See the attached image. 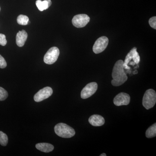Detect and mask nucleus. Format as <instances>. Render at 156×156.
Masks as SVG:
<instances>
[{"instance_id": "obj_1", "label": "nucleus", "mask_w": 156, "mask_h": 156, "mask_svg": "<svg viewBox=\"0 0 156 156\" xmlns=\"http://www.w3.org/2000/svg\"><path fill=\"white\" fill-rule=\"evenodd\" d=\"M124 62L119 60L115 63L112 73V84L114 87H119L128 80V76L123 67Z\"/></svg>"}, {"instance_id": "obj_2", "label": "nucleus", "mask_w": 156, "mask_h": 156, "mask_svg": "<svg viewBox=\"0 0 156 156\" xmlns=\"http://www.w3.org/2000/svg\"><path fill=\"white\" fill-rule=\"evenodd\" d=\"M54 131L58 136L63 138H71L76 134L73 128L62 123L57 124L54 127Z\"/></svg>"}, {"instance_id": "obj_3", "label": "nucleus", "mask_w": 156, "mask_h": 156, "mask_svg": "<svg viewBox=\"0 0 156 156\" xmlns=\"http://www.w3.org/2000/svg\"><path fill=\"white\" fill-rule=\"evenodd\" d=\"M156 102V93L152 89H148L143 98L142 104L146 109L152 108Z\"/></svg>"}, {"instance_id": "obj_4", "label": "nucleus", "mask_w": 156, "mask_h": 156, "mask_svg": "<svg viewBox=\"0 0 156 156\" xmlns=\"http://www.w3.org/2000/svg\"><path fill=\"white\" fill-rule=\"evenodd\" d=\"M59 55V50L56 47H53L48 50L45 54L44 60L47 64H53L56 62Z\"/></svg>"}, {"instance_id": "obj_5", "label": "nucleus", "mask_w": 156, "mask_h": 156, "mask_svg": "<svg viewBox=\"0 0 156 156\" xmlns=\"http://www.w3.org/2000/svg\"><path fill=\"white\" fill-rule=\"evenodd\" d=\"M108 42V39L106 37H100L96 40L93 45V52L95 54H98L103 52L107 47Z\"/></svg>"}, {"instance_id": "obj_6", "label": "nucleus", "mask_w": 156, "mask_h": 156, "mask_svg": "<svg viewBox=\"0 0 156 156\" xmlns=\"http://www.w3.org/2000/svg\"><path fill=\"white\" fill-rule=\"evenodd\" d=\"M90 21V17L86 14L76 15L72 20L73 25L77 28H82L88 24Z\"/></svg>"}, {"instance_id": "obj_7", "label": "nucleus", "mask_w": 156, "mask_h": 156, "mask_svg": "<svg viewBox=\"0 0 156 156\" xmlns=\"http://www.w3.org/2000/svg\"><path fill=\"white\" fill-rule=\"evenodd\" d=\"M98 89V84L95 82H92L87 84L81 92V97L83 99H87L95 94Z\"/></svg>"}, {"instance_id": "obj_8", "label": "nucleus", "mask_w": 156, "mask_h": 156, "mask_svg": "<svg viewBox=\"0 0 156 156\" xmlns=\"http://www.w3.org/2000/svg\"><path fill=\"white\" fill-rule=\"evenodd\" d=\"M53 89L50 87H46L43 88L34 96V100L36 102H40L50 97L53 94Z\"/></svg>"}, {"instance_id": "obj_9", "label": "nucleus", "mask_w": 156, "mask_h": 156, "mask_svg": "<svg viewBox=\"0 0 156 156\" xmlns=\"http://www.w3.org/2000/svg\"><path fill=\"white\" fill-rule=\"evenodd\" d=\"M113 102L117 106L128 105L130 102V95L125 92H121L115 97Z\"/></svg>"}, {"instance_id": "obj_10", "label": "nucleus", "mask_w": 156, "mask_h": 156, "mask_svg": "<svg viewBox=\"0 0 156 156\" xmlns=\"http://www.w3.org/2000/svg\"><path fill=\"white\" fill-rule=\"evenodd\" d=\"M89 123L92 126L98 127L103 126L105 122L104 118L98 115H92L89 119Z\"/></svg>"}, {"instance_id": "obj_11", "label": "nucleus", "mask_w": 156, "mask_h": 156, "mask_svg": "<svg viewBox=\"0 0 156 156\" xmlns=\"http://www.w3.org/2000/svg\"><path fill=\"white\" fill-rule=\"evenodd\" d=\"M28 34L25 30L19 31L16 36V44L19 47H23L27 38Z\"/></svg>"}, {"instance_id": "obj_12", "label": "nucleus", "mask_w": 156, "mask_h": 156, "mask_svg": "<svg viewBox=\"0 0 156 156\" xmlns=\"http://www.w3.org/2000/svg\"><path fill=\"white\" fill-rule=\"evenodd\" d=\"M37 149L45 153H49L52 151L54 149V146L50 144L47 143H41L36 145Z\"/></svg>"}, {"instance_id": "obj_13", "label": "nucleus", "mask_w": 156, "mask_h": 156, "mask_svg": "<svg viewBox=\"0 0 156 156\" xmlns=\"http://www.w3.org/2000/svg\"><path fill=\"white\" fill-rule=\"evenodd\" d=\"M36 4L39 11H43L44 10H47L51 6L52 2L51 0H45L44 1L37 0Z\"/></svg>"}, {"instance_id": "obj_14", "label": "nucleus", "mask_w": 156, "mask_h": 156, "mask_svg": "<svg viewBox=\"0 0 156 156\" xmlns=\"http://www.w3.org/2000/svg\"><path fill=\"white\" fill-rule=\"evenodd\" d=\"M136 48H132L131 51H130V52L128 53V55L126 56L125 62H124L123 65V67H124V68L125 69H130V67L128 66V65L130 62L131 59H133V54H134V50H136Z\"/></svg>"}, {"instance_id": "obj_15", "label": "nucleus", "mask_w": 156, "mask_h": 156, "mask_svg": "<svg viewBox=\"0 0 156 156\" xmlns=\"http://www.w3.org/2000/svg\"><path fill=\"white\" fill-rule=\"evenodd\" d=\"M156 136V124L154 123L152 126L148 128L146 132V136L147 138H151Z\"/></svg>"}, {"instance_id": "obj_16", "label": "nucleus", "mask_w": 156, "mask_h": 156, "mask_svg": "<svg viewBox=\"0 0 156 156\" xmlns=\"http://www.w3.org/2000/svg\"><path fill=\"white\" fill-rule=\"evenodd\" d=\"M29 21V19L28 17L26 15L21 14L17 17V22L20 25H27L28 24Z\"/></svg>"}, {"instance_id": "obj_17", "label": "nucleus", "mask_w": 156, "mask_h": 156, "mask_svg": "<svg viewBox=\"0 0 156 156\" xmlns=\"http://www.w3.org/2000/svg\"><path fill=\"white\" fill-rule=\"evenodd\" d=\"M8 136L2 131H0V144L3 146H6L9 141Z\"/></svg>"}, {"instance_id": "obj_18", "label": "nucleus", "mask_w": 156, "mask_h": 156, "mask_svg": "<svg viewBox=\"0 0 156 156\" xmlns=\"http://www.w3.org/2000/svg\"><path fill=\"white\" fill-rule=\"evenodd\" d=\"M8 92L5 89L0 87V101L5 100L8 97Z\"/></svg>"}, {"instance_id": "obj_19", "label": "nucleus", "mask_w": 156, "mask_h": 156, "mask_svg": "<svg viewBox=\"0 0 156 156\" xmlns=\"http://www.w3.org/2000/svg\"><path fill=\"white\" fill-rule=\"evenodd\" d=\"M133 60L135 64H138L140 61V57L138 53L136 51V49L134 50V54H133Z\"/></svg>"}, {"instance_id": "obj_20", "label": "nucleus", "mask_w": 156, "mask_h": 156, "mask_svg": "<svg viewBox=\"0 0 156 156\" xmlns=\"http://www.w3.org/2000/svg\"><path fill=\"white\" fill-rule=\"evenodd\" d=\"M149 23L152 28L156 29V17L155 16L151 17L149 19Z\"/></svg>"}, {"instance_id": "obj_21", "label": "nucleus", "mask_w": 156, "mask_h": 156, "mask_svg": "<svg viewBox=\"0 0 156 156\" xmlns=\"http://www.w3.org/2000/svg\"><path fill=\"white\" fill-rule=\"evenodd\" d=\"M7 43L6 36L3 34H0V45L2 46H5Z\"/></svg>"}, {"instance_id": "obj_22", "label": "nucleus", "mask_w": 156, "mask_h": 156, "mask_svg": "<svg viewBox=\"0 0 156 156\" xmlns=\"http://www.w3.org/2000/svg\"><path fill=\"white\" fill-rule=\"evenodd\" d=\"M7 62L5 58L0 55V68H5L7 66Z\"/></svg>"}, {"instance_id": "obj_23", "label": "nucleus", "mask_w": 156, "mask_h": 156, "mask_svg": "<svg viewBox=\"0 0 156 156\" xmlns=\"http://www.w3.org/2000/svg\"><path fill=\"white\" fill-rule=\"evenodd\" d=\"M100 156H106V154L105 153H103L101 154Z\"/></svg>"}, {"instance_id": "obj_24", "label": "nucleus", "mask_w": 156, "mask_h": 156, "mask_svg": "<svg viewBox=\"0 0 156 156\" xmlns=\"http://www.w3.org/2000/svg\"><path fill=\"white\" fill-rule=\"evenodd\" d=\"M137 73V71L136 70H135V72L134 73V74H135Z\"/></svg>"}, {"instance_id": "obj_25", "label": "nucleus", "mask_w": 156, "mask_h": 156, "mask_svg": "<svg viewBox=\"0 0 156 156\" xmlns=\"http://www.w3.org/2000/svg\"><path fill=\"white\" fill-rule=\"evenodd\" d=\"M0 11H1V8H0Z\"/></svg>"}]
</instances>
